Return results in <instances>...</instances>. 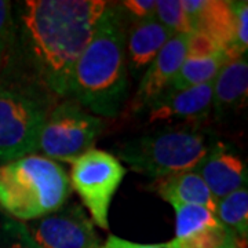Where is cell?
Listing matches in <instances>:
<instances>
[{
	"mask_svg": "<svg viewBox=\"0 0 248 248\" xmlns=\"http://www.w3.org/2000/svg\"><path fill=\"white\" fill-rule=\"evenodd\" d=\"M107 4L102 0L24 3L19 16L22 50L37 86L66 98L72 69Z\"/></svg>",
	"mask_w": 248,
	"mask_h": 248,
	"instance_id": "1",
	"label": "cell"
},
{
	"mask_svg": "<svg viewBox=\"0 0 248 248\" xmlns=\"http://www.w3.org/2000/svg\"><path fill=\"white\" fill-rule=\"evenodd\" d=\"M125 40L120 9L108 3L72 69L66 97L93 115H119L128 90Z\"/></svg>",
	"mask_w": 248,
	"mask_h": 248,
	"instance_id": "2",
	"label": "cell"
},
{
	"mask_svg": "<svg viewBox=\"0 0 248 248\" xmlns=\"http://www.w3.org/2000/svg\"><path fill=\"white\" fill-rule=\"evenodd\" d=\"M72 192L58 163L29 155L0 166V207L16 221H35L61 208Z\"/></svg>",
	"mask_w": 248,
	"mask_h": 248,
	"instance_id": "3",
	"label": "cell"
},
{
	"mask_svg": "<svg viewBox=\"0 0 248 248\" xmlns=\"http://www.w3.org/2000/svg\"><path fill=\"white\" fill-rule=\"evenodd\" d=\"M215 142L197 124L163 127L124 142L117 160L135 172L160 179L195 170Z\"/></svg>",
	"mask_w": 248,
	"mask_h": 248,
	"instance_id": "4",
	"label": "cell"
},
{
	"mask_svg": "<svg viewBox=\"0 0 248 248\" xmlns=\"http://www.w3.org/2000/svg\"><path fill=\"white\" fill-rule=\"evenodd\" d=\"M48 112L33 86H0V166L35 155Z\"/></svg>",
	"mask_w": 248,
	"mask_h": 248,
	"instance_id": "5",
	"label": "cell"
},
{
	"mask_svg": "<svg viewBox=\"0 0 248 248\" xmlns=\"http://www.w3.org/2000/svg\"><path fill=\"white\" fill-rule=\"evenodd\" d=\"M104 130L101 117L90 113L72 99L50 109L40 131L37 151L50 160L72 163L93 149Z\"/></svg>",
	"mask_w": 248,
	"mask_h": 248,
	"instance_id": "6",
	"label": "cell"
},
{
	"mask_svg": "<svg viewBox=\"0 0 248 248\" xmlns=\"http://www.w3.org/2000/svg\"><path fill=\"white\" fill-rule=\"evenodd\" d=\"M124 175L125 169L117 157L99 149H90L72 161L71 185L101 229L109 228L110 203Z\"/></svg>",
	"mask_w": 248,
	"mask_h": 248,
	"instance_id": "7",
	"label": "cell"
},
{
	"mask_svg": "<svg viewBox=\"0 0 248 248\" xmlns=\"http://www.w3.org/2000/svg\"><path fill=\"white\" fill-rule=\"evenodd\" d=\"M248 3L229 0H205L192 22L193 32L213 39L231 60L247 55Z\"/></svg>",
	"mask_w": 248,
	"mask_h": 248,
	"instance_id": "8",
	"label": "cell"
},
{
	"mask_svg": "<svg viewBox=\"0 0 248 248\" xmlns=\"http://www.w3.org/2000/svg\"><path fill=\"white\" fill-rule=\"evenodd\" d=\"M28 231L40 248H101L102 243L79 204L62 205L57 211L31 221Z\"/></svg>",
	"mask_w": 248,
	"mask_h": 248,
	"instance_id": "9",
	"label": "cell"
},
{
	"mask_svg": "<svg viewBox=\"0 0 248 248\" xmlns=\"http://www.w3.org/2000/svg\"><path fill=\"white\" fill-rule=\"evenodd\" d=\"M189 35L190 33L172 36L142 75L141 83L134 99L133 108L135 110L149 108L152 102H155L169 89L171 80L174 79L187 58Z\"/></svg>",
	"mask_w": 248,
	"mask_h": 248,
	"instance_id": "10",
	"label": "cell"
},
{
	"mask_svg": "<svg viewBox=\"0 0 248 248\" xmlns=\"http://www.w3.org/2000/svg\"><path fill=\"white\" fill-rule=\"evenodd\" d=\"M195 171L203 178L214 199L222 197L247 187V166L232 146L215 142Z\"/></svg>",
	"mask_w": 248,
	"mask_h": 248,
	"instance_id": "11",
	"label": "cell"
},
{
	"mask_svg": "<svg viewBox=\"0 0 248 248\" xmlns=\"http://www.w3.org/2000/svg\"><path fill=\"white\" fill-rule=\"evenodd\" d=\"M213 104V81L181 91H164L149 105L148 122L185 120L199 124L207 119Z\"/></svg>",
	"mask_w": 248,
	"mask_h": 248,
	"instance_id": "12",
	"label": "cell"
},
{
	"mask_svg": "<svg viewBox=\"0 0 248 248\" xmlns=\"http://www.w3.org/2000/svg\"><path fill=\"white\" fill-rule=\"evenodd\" d=\"M174 36V33L160 24L156 17L135 22L125 40L127 71L134 78H142L160 50Z\"/></svg>",
	"mask_w": 248,
	"mask_h": 248,
	"instance_id": "13",
	"label": "cell"
},
{
	"mask_svg": "<svg viewBox=\"0 0 248 248\" xmlns=\"http://www.w3.org/2000/svg\"><path fill=\"white\" fill-rule=\"evenodd\" d=\"M248 97L247 55L228 61L213 81L211 110L218 120L246 107Z\"/></svg>",
	"mask_w": 248,
	"mask_h": 248,
	"instance_id": "14",
	"label": "cell"
},
{
	"mask_svg": "<svg viewBox=\"0 0 248 248\" xmlns=\"http://www.w3.org/2000/svg\"><path fill=\"white\" fill-rule=\"evenodd\" d=\"M153 189L163 200L169 202L170 204L203 205L215 214L217 200L211 195L203 178L195 170L156 179Z\"/></svg>",
	"mask_w": 248,
	"mask_h": 248,
	"instance_id": "15",
	"label": "cell"
},
{
	"mask_svg": "<svg viewBox=\"0 0 248 248\" xmlns=\"http://www.w3.org/2000/svg\"><path fill=\"white\" fill-rule=\"evenodd\" d=\"M228 61H231V58L225 51L208 57H187L166 91H181L211 83Z\"/></svg>",
	"mask_w": 248,
	"mask_h": 248,
	"instance_id": "16",
	"label": "cell"
},
{
	"mask_svg": "<svg viewBox=\"0 0 248 248\" xmlns=\"http://www.w3.org/2000/svg\"><path fill=\"white\" fill-rule=\"evenodd\" d=\"M215 215L223 226H226L239 239L247 240L248 234V192L236 190L217 202Z\"/></svg>",
	"mask_w": 248,
	"mask_h": 248,
	"instance_id": "17",
	"label": "cell"
},
{
	"mask_svg": "<svg viewBox=\"0 0 248 248\" xmlns=\"http://www.w3.org/2000/svg\"><path fill=\"white\" fill-rule=\"evenodd\" d=\"M170 243L174 248H246V240L239 239L221 222Z\"/></svg>",
	"mask_w": 248,
	"mask_h": 248,
	"instance_id": "18",
	"label": "cell"
},
{
	"mask_svg": "<svg viewBox=\"0 0 248 248\" xmlns=\"http://www.w3.org/2000/svg\"><path fill=\"white\" fill-rule=\"evenodd\" d=\"M175 211V239H182L204 228L219 223L217 215L203 205L172 203Z\"/></svg>",
	"mask_w": 248,
	"mask_h": 248,
	"instance_id": "19",
	"label": "cell"
},
{
	"mask_svg": "<svg viewBox=\"0 0 248 248\" xmlns=\"http://www.w3.org/2000/svg\"><path fill=\"white\" fill-rule=\"evenodd\" d=\"M160 24H163L174 35L179 33H193L189 18L186 16L181 0H159L156 1V13Z\"/></svg>",
	"mask_w": 248,
	"mask_h": 248,
	"instance_id": "20",
	"label": "cell"
},
{
	"mask_svg": "<svg viewBox=\"0 0 248 248\" xmlns=\"http://www.w3.org/2000/svg\"><path fill=\"white\" fill-rule=\"evenodd\" d=\"M0 248H40L22 222L10 219L0 225Z\"/></svg>",
	"mask_w": 248,
	"mask_h": 248,
	"instance_id": "21",
	"label": "cell"
},
{
	"mask_svg": "<svg viewBox=\"0 0 248 248\" xmlns=\"http://www.w3.org/2000/svg\"><path fill=\"white\" fill-rule=\"evenodd\" d=\"M16 32L13 4L7 0H0V66L7 58L10 50H13Z\"/></svg>",
	"mask_w": 248,
	"mask_h": 248,
	"instance_id": "22",
	"label": "cell"
},
{
	"mask_svg": "<svg viewBox=\"0 0 248 248\" xmlns=\"http://www.w3.org/2000/svg\"><path fill=\"white\" fill-rule=\"evenodd\" d=\"M223 51L219 46L207 35L200 32H193L189 35L187 42V57H208L213 54Z\"/></svg>",
	"mask_w": 248,
	"mask_h": 248,
	"instance_id": "23",
	"label": "cell"
},
{
	"mask_svg": "<svg viewBox=\"0 0 248 248\" xmlns=\"http://www.w3.org/2000/svg\"><path fill=\"white\" fill-rule=\"evenodd\" d=\"M123 7L128 16L135 19V22H141L145 19L155 17L156 1L155 0H125L122 1Z\"/></svg>",
	"mask_w": 248,
	"mask_h": 248,
	"instance_id": "24",
	"label": "cell"
},
{
	"mask_svg": "<svg viewBox=\"0 0 248 248\" xmlns=\"http://www.w3.org/2000/svg\"><path fill=\"white\" fill-rule=\"evenodd\" d=\"M101 248H174L171 243H161V244H138L128 240H123L115 234H110L107 241L101 246Z\"/></svg>",
	"mask_w": 248,
	"mask_h": 248,
	"instance_id": "25",
	"label": "cell"
}]
</instances>
